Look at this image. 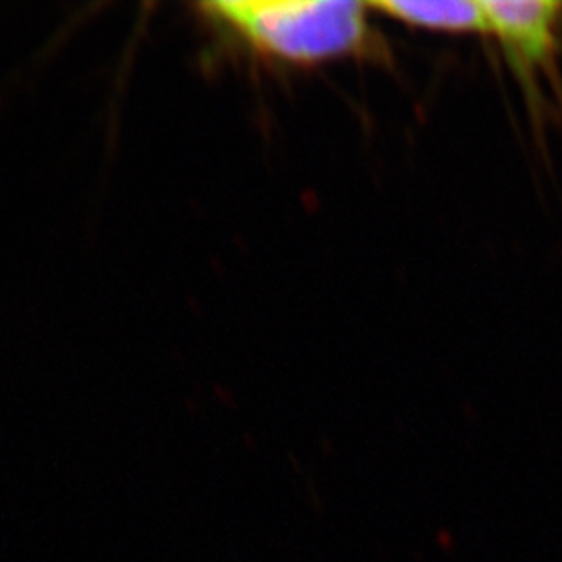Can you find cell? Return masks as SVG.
<instances>
[{
	"mask_svg": "<svg viewBox=\"0 0 562 562\" xmlns=\"http://www.w3.org/2000/svg\"><path fill=\"white\" fill-rule=\"evenodd\" d=\"M201 11L257 54L299 66L364 54L373 43L368 2L228 0Z\"/></svg>",
	"mask_w": 562,
	"mask_h": 562,
	"instance_id": "obj_1",
	"label": "cell"
},
{
	"mask_svg": "<svg viewBox=\"0 0 562 562\" xmlns=\"http://www.w3.org/2000/svg\"><path fill=\"white\" fill-rule=\"evenodd\" d=\"M488 35L497 38L522 80L550 68L558 46L562 2L555 0H481Z\"/></svg>",
	"mask_w": 562,
	"mask_h": 562,
	"instance_id": "obj_2",
	"label": "cell"
},
{
	"mask_svg": "<svg viewBox=\"0 0 562 562\" xmlns=\"http://www.w3.org/2000/svg\"><path fill=\"white\" fill-rule=\"evenodd\" d=\"M370 10L406 26L445 33H488L481 0H384L368 2Z\"/></svg>",
	"mask_w": 562,
	"mask_h": 562,
	"instance_id": "obj_3",
	"label": "cell"
}]
</instances>
